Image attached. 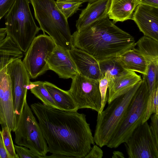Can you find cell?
Returning a JSON list of instances; mask_svg holds the SVG:
<instances>
[{"label":"cell","instance_id":"obj_1","mask_svg":"<svg viewBox=\"0 0 158 158\" xmlns=\"http://www.w3.org/2000/svg\"><path fill=\"white\" fill-rule=\"evenodd\" d=\"M36 117L48 152L66 158H84L94 142L86 115L66 111L40 102L31 105Z\"/></svg>","mask_w":158,"mask_h":158},{"label":"cell","instance_id":"obj_2","mask_svg":"<svg viewBox=\"0 0 158 158\" xmlns=\"http://www.w3.org/2000/svg\"><path fill=\"white\" fill-rule=\"evenodd\" d=\"M72 36L73 47L98 62L115 58L136 45L134 37L115 25L107 15L77 30Z\"/></svg>","mask_w":158,"mask_h":158},{"label":"cell","instance_id":"obj_3","mask_svg":"<svg viewBox=\"0 0 158 158\" xmlns=\"http://www.w3.org/2000/svg\"><path fill=\"white\" fill-rule=\"evenodd\" d=\"M40 30L56 45L70 50L73 47L68 19L59 10L55 0H29Z\"/></svg>","mask_w":158,"mask_h":158},{"label":"cell","instance_id":"obj_4","mask_svg":"<svg viewBox=\"0 0 158 158\" xmlns=\"http://www.w3.org/2000/svg\"><path fill=\"white\" fill-rule=\"evenodd\" d=\"M29 3V0H16L5 18L7 35L23 53L40 30L33 18Z\"/></svg>","mask_w":158,"mask_h":158},{"label":"cell","instance_id":"obj_5","mask_svg":"<svg viewBox=\"0 0 158 158\" xmlns=\"http://www.w3.org/2000/svg\"><path fill=\"white\" fill-rule=\"evenodd\" d=\"M142 81L126 93L112 100L106 108L98 113L93 136L100 147L106 146L120 125L128 106Z\"/></svg>","mask_w":158,"mask_h":158},{"label":"cell","instance_id":"obj_6","mask_svg":"<svg viewBox=\"0 0 158 158\" xmlns=\"http://www.w3.org/2000/svg\"><path fill=\"white\" fill-rule=\"evenodd\" d=\"M149 94L145 76L142 75L141 84L131 100L123 121L107 145L108 147L116 148L124 143L142 123L146 112Z\"/></svg>","mask_w":158,"mask_h":158},{"label":"cell","instance_id":"obj_7","mask_svg":"<svg viewBox=\"0 0 158 158\" xmlns=\"http://www.w3.org/2000/svg\"><path fill=\"white\" fill-rule=\"evenodd\" d=\"M13 131L16 144L27 148L42 158H46L48 145L27 99Z\"/></svg>","mask_w":158,"mask_h":158},{"label":"cell","instance_id":"obj_8","mask_svg":"<svg viewBox=\"0 0 158 158\" xmlns=\"http://www.w3.org/2000/svg\"><path fill=\"white\" fill-rule=\"evenodd\" d=\"M56 45L45 33L34 39L22 61L30 78L35 79L49 70L48 61Z\"/></svg>","mask_w":158,"mask_h":158},{"label":"cell","instance_id":"obj_9","mask_svg":"<svg viewBox=\"0 0 158 158\" xmlns=\"http://www.w3.org/2000/svg\"><path fill=\"white\" fill-rule=\"evenodd\" d=\"M67 91L78 110L88 108L100 112L101 98L99 81L78 74L72 79L71 87Z\"/></svg>","mask_w":158,"mask_h":158},{"label":"cell","instance_id":"obj_10","mask_svg":"<svg viewBox=\"0 0 158 158\" xmlns=\"http://www.w3.org/2000/svg\"><path fill=\"white\" fill-rule=\"evenodd\" d=\"M124 143L129 158H158V143L148 121L139 125Z\"/></svg>","mask_w":158,"mask_h":158},{"label":"cell","instance_id":"obj_11","mask_svg":"<svg viewBox=\"0 0 158 158\" xmlns=\"http://www.w3.org/2000/svg\"><path fill=\"white\" fill-rule=\"evenodd\" d=\"M6 70L10 81L15 127L27 99V87L31 81L21 59H15L10 62L7 65Z\"/></svg>","mask_w":158,"mask_h":158},{"label":"cell","instance_id":"obj_12","mask_svg":"<svg viewBox=\"0 0 158 158\" xmlns=\"http://www.w3.org/2000/svg\"><path fill=\"white\" fill-rule=\"evenodd\" d=\"M7 66L0 72V120L2 128H15V114L10 77Z\"/></svg>","mask_w":158,"mask_h":158},{"label":"cell","instance_id":"obj_13","mask_svg":"<svg viewBox=\"0 0 158 158\" xmlns=\"http://www.w3.org/2000/svg\"><path fill=\"white\" fill-rule=\"evenodd\" d=\"M131 19L144 36L158 41V7L139 4Z\"/></svg>","mask_w":158,"mask_h":158},{"label":"cell","instance_id":"obj_14","mask_svg":"<svg viewBox=\"0 0 158 158\" xmlns=\"http://www.w3.org/2000/svg\"><path fill=\"white\" fill-rule=\"evenodd\" d=\"M49 70L54 72L61 78H73L79 74L69 50L56 46L48 61Z\"/></svg>","mask_w":158,"mask_h":158},{"label":"cell","instance_id":"obj_15","mask_svg":"<svg viewBox=\"0 0 158 158\" xmlns=\"http://www.w3.org/2000/svg\"><path fill=\"white\" fill-rule=\"evenodd\" d=\"M69 51L79 74L97 81L104 77L101 71L99 62L92 56L74 47Z\"/></svg>","mask_w":158,"mask_h":158},{"label":"cell","instance_id":"obj_16","mask_svg":"<svg viewBox=\"0 0 158 158\" xmlns=\"http://www.w3.org/2000/svg\"><path fill=\"white\" fill-rule=\"evenodd\" d=\"M142 81L141 76L135 72L127 70L110 80L108 88V103L128 92Z\"/></svg>","mask_w":158,"mask_h":158},{"label":"cell","instance_id":"obj_17","mask_svg":"<svg viewBox=\"0 0 158 158\" xmlns=\"http://www.w3.org/2000/svg\"><path fill=\"white\" fill-rule=\"evenodd\" d=\"M110 0H98L88 3L76 21L77 30L84 28L107 15Z\"/></svg>","mask_w":158,"mask_h":158},{"label":"cell","instance_id":"obj_18","mask_svg":"<svg viewBox=\"0 0 158 158\" xmlns=\"http://www.w3.org/2000/svg\"><path fill=\"white\" fill-rule=\"evenodd\" d=\"M115 60L125 70L137 72L143 75L147 74L148 64L135 47L117 56Z\"/></svg>","mask_w":158,"mask_h":158},{"label":"cell","instance_id":"obj_19","mask_svg":"<svg viewBox=\"0 0 158 158\" xmlns=\"http://www.w3.org/2000/svg\"><path fill=\"white\" fill-rule=\"evenodd\" d=\"M139 0H110L107 16L115 23L131 19Z\"/></svg>","mask_w":158,"mask_h":158},{"label":"cell","instance_id":"obj_20","mask_svg":"<svg viewBox=\"0 0 158 158\" xmlns=\"http://www.w3.org/2000/svg\"><path fill=\"white\" fill-rule=\"evenodd\" d=\"M44 85L58 109L66 111L78 110L74 102L67 91L62 90L48 81L44 82Z\"/></svg>","mask_w":158,"mask_h":158},{"label":"cell","instance_id":"obj_21","mask_svg":"<svg viewBox=\"0 0 158 158\" xmlns=\"http://www.w3.org/2000/svg\"><path fill=\"white\" fill-rule=\"evenodd\" d=\"M23 53L12 39L6 35L0 44V72L12 61L22 59Z\"/></svg>","mask_w":158,"mask_h":158},{"label":"cell","instance_id":"obj_22","mask_svg":"<svg viewBox=\"0 0 158 158\" xmlns=\"http://www.w3.org/2000/svg\"><path fill=\"white\" fill-rule=\"evenodd\" d=\"M135 46L148 64L158 63V41L144 35L136 42Z\"/></svg>","mask_w":158,"mask_h":158},{"label":"cell","instance_id":"obj_23","mask_svg":"<svg viewBox=\"0 0 158 158\" xmlns=\"http://www.w3.org/2000/svg\"><path fill=\"white\" fill-rule=\"evenodd\" d=\"M44 82H31L27 86V89L36 97L40 99L43 104L47 106L58 109V107L49 93L44 87Z\"/></svg>","mask_w":158,"mask_h":158},{"label":"cell","instance_id":"obj_24","mask_svg":"<svg viewBox=\"0 0 158 158\" xmlns=\"http://www.w3.org/2000/svg\"><path fill=\"white\" fill-rule=\"evenodd\" d=\"M145 76L149 90L147 103L151 105L153 103L155 90L158 88V63H152L148 64Z\"/></svg>","mask_w":158,"mask_h":158},{"label":"cell","instance_id":"obj_25","mask_svg":"<svg viewBox=\"0 0 158 158\" xmlns=\"http://www.w3.org/2000/svg\"><path fill=\"white\" fill-rule=\"evenodd\" d=\"M55 3L58 9L68 19L80 9L83 3L73 0H56Z\"/></svg>","mask_w":158,"mask_h":158},{"label":"cell","instance_id":"obj_26","mask_svg":"<svg viewBox=\"0 0 158 158\" xmlns=\"http://www.w3.org/2000/svg\"><path fill=\"white\" fill-rule=\"evenodd\" d=\"M98 62L101 72L104 75L107 73L110 80L119 75L125 70L115 61V58Z\"/></svg>","mask_w":158,"mask_h":158},{"label":"cell","instance_id":"obj_27","mask_svg":"<svg viewBox=\"0 0 158 158\" xmlns=\"http://www.w3.org/2000/svg\"><path fill=\"white\" fill-rule=\"evenodd\" d=\"M2 128L3 141L9 158H17L12 138L11 131L7 126Z\"/></svg>","mask_w":158,"mask_h":158},{"label":"cell","instance_id":"obj_28","mask_svg":"<svg viewBox=\"0 0 158 158\" xmlns=\"http://www.w3.org/2000/svg\"><path fill=\"white\" fill-rule=\"evenodd\" d=\"M109 81V77L107 73H105L104 77L99 81V87L101 98V108L100 113L104 110L106 104L107 102L108 94H107V91Z\"/></svg>","mask_w":158,"mask_h":158},{"label":"cell","instance_id":"obj_29","mask_svg":"<svg viewBox=\"0 0 158 158\" xmlns=\"http://www.w3.org/2000/svg\"><path fill=\"white\" fill-rule=\"evenodd\" d=\"M14 146L17 158H42L27 148L15 144Z\"/></svg>","mask_w":158,"mask_h":158},{"label":"cell","instance_id":"obj_30","mask_svg":"<svg viewBox=\"0 0 158 158\" xmlns=\"http://www.w3.org/2000/svg\"><path fill=\"white\" fill-rule=\"evenodd\" d=\"M16 0H0V20L10 9Z\"/></svg>","mask_w":158,"mask_h":158},{"label":"cell","instance_id":"obj_31","mask_svg":"<svg viewBox=\"0 0 158 158\" xmlns=\"http://www.w3.org/2000/svg\"><path fill=\"white\" fill-rule=\"evenodd\" d=\"M150 118V129L156 141L158 143V114H153Z\"/></svg>","mask_w":158,"mask_h":158},{"label":"cell","instance_id":"obj_32","mask_svg":"<svg viewBox=\"0 0 158 158\" xmlns=\"http://www.w3.org/2000/svg\"><path fill=\"white\" fill-rule=\"evenodd\" d=\"M103 152L97 145H94L84 158H102Z\"/></svg>","mask_w":158,"mask_h":158},{"label":"cell","instance_id":"obj_33","mask_svg":"<svg viewBox=\"0 0 158 158\" xmlns=\"http://www.w3.org/2000/svg\"><path fill=\"white\" fill-rule=\"evenodd\" d=\"M0 158H9L6 149L0 129Z\"/></svg>","mask_w":158,"mask_h":158},{"label":"cell","instance_id":"obj_34","mask_svg":"<svg viewBox=\"0 0 158 158\" xmlns=\"http://www.w3.org/2000/svg\"><path fill=\"white\" fill-rule=\"evenodd\" d=\"M158 88L156 89L154 94L153 103V114H158Z\"/></svg>","mask_w":158,"mask_h":158},{"label":"cell","instance_id":"obj_35","mask_svg":"<svg viewBox=\"0 0 158 158\" xmlns=\"http://www.w3.org/2000/svg\"><path fill=\"white\" fill-rule=\"evenodd\" d=\"M139 4H142L158 7V0H139Z\"/></svg>","mask_w":158,"mask_h":158},{"label":"cell","instance_id":"obj_36","mask_svg":"<svg viewBox=\"0 0 158 158\" xmlns=\"http://www.w3.org/2000/svg\"><path fill=\"white\" fill-rule=\"evenodd\" d=\"M6 35V28H0V44L3 41Z\"/></svg>","mask_w":158,"mask_h":158},{"label":"cell","instance_id":"obj_37","mask_svg":"<svg viewBox=\"0 0 158 158\" xmlns=\"http://www.w3.org/2000/svg\"><path fill=\"white\" fill-rule=\"evenodd\" d=\"M124 156L122 152L119 151H114L113 153L112 158H124Z\"/></svg>","mask_w":158,"mask_h":158},{"label":"cell","instance_id":"obj_38","mask_svg":"<svg viewBox=\"0 0 158 158\" xmlns=\"http://www.w3.org/2000/svg\"><path fill=\"white\" fill-rule=\"evenodd\" d=\"M73 0L79 1L81 2H83V3L84 2H88V3H91L94 2L98 0Z\"/></svg>","mask_w":158,"mask_h":158},{"label":"cell","instance_id":"obj_39","mask_svg":"<svg viewBox=\"0 0 158 158\" xmlns=\"http://www.w3.org/2000/svg\"><path fill=\"white\" fill-rule=\"evenodd\" d=\"M0 125H1V122H0Z\"/></svg>","mask_w":158,"mask_h":158}]
</instances>
